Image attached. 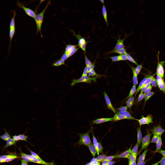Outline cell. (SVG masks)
I'll list each match as a JSON object with an SVG mask.
<instances>
[{
    "label": "cell",
    "instance_id": "30bf717a",
    "mask_svg": "<svg viewBox=\"0 0 165 165\" xmlns=\"http://www.w3.org/2000/svg\"><path fill=\"white\" fill-rule=\"evenodd\" d=\"M165 165V152L160 156L154 159H149L145 162L144 165Z\"/></svg>",
    "mask_w": 165,
    "mask_h": 165
},
{
    "label": "cell",
    "instance_id": "7a4b0ae2",
    "mask_svg": "<svg viewBox=\"0 0 165 165\" xmlns=\"http://www.w3.org/2000/svg\"><path fill=\"white\" fill-rule=\"evenodd\" d=\"M33 9L37 13L45 17L51 26L58 32L67 35L71 28L69 23L64 20L49 13L46 8L35 2Z\"/></svg>",
    "mask_w": 165,
    "mask_h": 165
},
{
    "label": "cell",
    "instance_id": "6da1fadb",
    "mask_svg": "<svg viewBox=\"0 0 165 165\" xmlns=\"http://www.w3.org/2000/svg\"><path fill=\"white\" fill-rule=\"evenodd\" d=\"M100 5V3H97L86 21L78 27L71 29L67 35L72 47L73 54V67L75 68L79 64L83 75H85L86 73L82 65V54L86 42L87 32L92 19Z\"/></svg>",
    "mask_w": 165,
    "mask_h": 165
},
{
    "label": "cell",
    "instance_id": "3957f363",
    "mask_svg": "<svg viewBox=\"0 0 165 165\" xmlns=\"http://www.w3.org/2000/svg\"><path fill=\"white\" fill-rule=\"evenodd\" d=\"M155 92V90H145L139 88L132 90L130 104L136 109Z\"/></svg>",
    "mask_w": 165,
    "mask_h": 165
},
{
    "label": "cell",
    "instance_id": "9c48e42d",
    "mask_svg": "<svg viewBox=\"0 0 165 165\" xmlns=\"http://www.w3.org/2000/svg\"><path fill=\"white\" fill-rule=\"evenodd\" d=\"M159 95V94H157L151 96L141 105L136 108V110L138 115L142 112L151 106L155 101Z\"/></svg>",
    "mask_w": 165,
    "mask_h": 165
},
{
    "label": "cell",
    "instance_id": "5b68a950",
    "mask_svg": "<svg viewBox=\"0 0 165 165\" xmlns=\"http://www.w3.org/2000/svg\"><path fill=\"white\" fill-rule=\"evenodd\" d=\"M127 129L131 130L129 122L119 118L106 125L104 127L103 131L116 133Z\"/></svg>",
    "mask_w": 165,
    "mask_h": 165
},
{
    "label": "cell",
    "instance_id": "8992f818",
    "mask_svg": "<svg viewBox=\"0 0 165 165\" xmlns=\"http://www.w3.org/2000/svg\"><path fill=\"white\" fill-rule=\"evenodd\" d=\"M143 62L148 70L156 78V91L160 95L162 92L165 91V75L159 68L153 69L150 67L146 61L144 60Z\"/></svg>",
    "mask_w": 165,
    "mask_h": 165
},
{
    "label": "cell",
    "instance_id": "277c9868",
    "mask_svg": "<svg viewBox=\"0 0 165 165\" xmlns=\"http://www.w3.org/2000/svg\"><path fill=\"white\" fill-rule=\"evenodd\" d=\"M27 24L26 32L22 37L20 46L19 59L30 57L29 38L32 27L30 22H28Z\"/></svg>",
    "mask_w": 165,
    "mask_h": 165
},
{
    "label": "cell",
    "instance_id": "8fae6325",
    "mask_svg": "<svg viewBox=\"0 0 165 165\" xmlns=\"http://www.w3.org/2000/svg\"><path fill=\"white\" fill-rule=\"evenodd\" d=\"M163 152H165V148Z\"/></svg>",
    "mask_w": 165,
    "mask_h": 165
},
{
    "label": "cell",
    "instance_id": "ba28073f",
    "mask_svg": "<svg viewBox=\"0 0 165 165\" xmlns=\"http://www.w3.org/2000/svg\"><path fill=\"white\" fill-rule=\"evenodd\" d=\"M138 115L135 109L129 104L119 118L129 122Z\"/></svg>",
    "mask_w": 165,
    "mask_h": 165
},
{
    "label": "cell",
    "instance_id": "52a82bcc",
    "mask_svg": "<svg viewBox=\"0 0 165 165\" xmlns=\"http://www.w3.org/2000/svg\"><path fill=\"white\" fill-rule=\"evenodd\" d=\"M30 63V57L19 59L18 71L20 76V85L17 102V105L21 95L23 82L29 68Z\"/></svg>",
    "mask_w": 165,
    "mask_h": 165
}]
</instances>
